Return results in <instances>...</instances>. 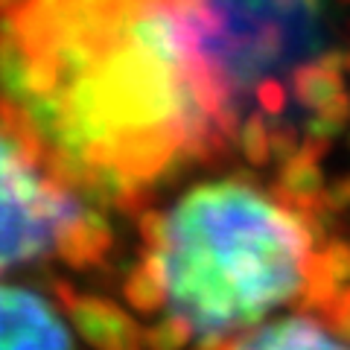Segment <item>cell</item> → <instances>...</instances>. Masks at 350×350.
<instances>
[{"mask_svg":"<svg viewBox=\"0 0 350 350\" xmlns=\"http://www.w3.org/2000/svg\"><path fill=\"white\" fill-rule=\"evenodd\" d=\"M140 237L163 278V304L196 345L231 342L304 289L312 234L245 181L199 184L163 216L140 211Z\"/></svg>","mask_w":350,"mask_h":350,"instance_id":"6da1fadb","label":"cell"},{"mask_svg":"<svg viewBox=\"0 0 350 350\" xmlns=\"http://www.w3.org/2000/svg\"><path fill=\"white\" fill-rule=\"evenodd\" d=\"M207 62L237 108L257 100L266 79L312 62L324 47L319 0H196Z\"/></svg>","mask_w":350,"mask_h":350,"instance_id":"7a4b0ae2","label":"cell"},{"mask_svg":"<svg viewBox=\"0 0 350 350\" xmlns=\"http://www.w3.org/2000/svg\"><path fill=\"white\" fill-rule=\"evenodd\" d=\"M79 216V199L53 175L24 117L0 100V278L59 254Z\"/></svg>","mask_w":350,"mask_h":350,"instance_id":"3957f363","label":"cell"},{"mask_svg":"<svg viewBox=\"0 0 350 350\" xmlns=\"http://www.w3.org/2000/svg\"><path fill=\"white\" fill-rule=\"evenodd\" d=\"M0 350H73V338L44 295L0 283Z\"/></svg>","mask_w":350,"mask_h":350,"instance_id":"277c9868","label":"cell"},{"mask_svg":"<svg viewBox=\"0 0 350 350\" xmlns=\"http://www.w3.org/2000/svg\"><path fill=\"white\" fill-rule=\"evenodd\" d=\"M59 301L70 312L73 327L96 350H144V330L117 304L94 295H79L68 286H56Z\"/></svg>","mask_w":350,"mask_h":350,"instance_id":"5b68a950","label":"cell"},{"mask_svg":"<svg viewBox=\"0 0 350 350\" xmlns=\"http://www.w3.org/2000/svg\"><path fill=\"white\" fill-rule=\"evenodd\" d=\"M225 350H350L336 333L312 319V315H292L275 324H266L262 330L239 336L237 342H228Z\"/></svg>","mask_w":350,"mask_h":350,"instance_id":"8992f818","label":"cell"},{"mask_svg":"<svg viewBox=\"0 0 350 350\" xmlns=\"http://www.w3.org/2000/svg\"><path fill=\"white\" fill-rule=\"evenodd\" d=\"M271 196L295 213L324 204V175L319 170V158L312 152H306L304 146H298L292 158L280 161L278 187L271 190Z\"/></svg>","mask_w":350,"mask_h":350,"instance_id":"52a82bcc","label":"cell"},{"mask_svg":"<svg viewBox=\"0 0 350 350\" xmlns=\"http://www.w3.org/2000/svg\"><path fill=\"white\" fill-rule=\"evenodd\" d=\"M111 243H114V231L103 219V213L82 211V216L73 222L68 237L62 239L59 257L64 262H70L73 269H85V266L100 262L108 254Z\"/></svg>","mask_w":350,"mask_h":350,"instance_id":"ba28073f","label":"cell"},{"mask_svg":"<svg viewBox=\"0 0 350 350\" xmlns=\"http://www.w3.org/2000/svg\"><path fill=\"white\" fill-rule=\"evenodd\" d=\"M123 295L126 301L131 304V310L137 312H155L163 306V278H161V269H158V260L155 254L146 248L144 257L131 275L123 283Z\"/></svg>","mask_w":350,"mask_h":350,"instance_id":"9c48e42d","label":"cell"},{"mask_svg":"<svg viewBox=\"0 0 350 350\" xmlns=\"http://www.w3.org/2000/svg\"><path fill=\"white\" fill-rule=\"evenodd\" d=\"M237 146L243 152V158L251 167H266L271 158V146H269V120L266 114L251 111L239 120L237 129Z\"/></svg>","mask_w":350,"mask_h":350,"instance_id":"30bf717a","label":"cell"},{"mask_svg":"<svg viewBox=\"0 0 350 350\" xmlns=\"http://www.w3.org/2000/svg\"><path fill=\"white\" fill-rule=\"evenodd\" d=\"M306 271L330 280L336 289L350 286V243H345V239H330L321 254H310Z\"/></svg>","mask_w":350,"mask_h":350,"instance_id":"8fae6325","label":"cell"},{"mask_svg":"<svg viewBox=\"0 0 350 350\" xmlns=\"http://www.w3.org/2000/svg\"><path fill=\"white\" fill-rule=\"evenodd\" d=\"M187 345H190V330L175 315H167L163 321L144 330V350H184Z\"/></svg>","mask_w":350,"mask_h":350,"instance_id":"7c38bea8","label":"cell"},{"mask_svg":"<svg viewBox=\"0 0 350 350\" xmlns=\"http://www.w3.org/2000/svg\"><path fill=\"white\" fill-rule=\"evenodd\" d=\"M324 319L330 321L333 333H336L338 338L350 342V286H345L342 292L336 295V301L324 310Z\"/></svg>","mask_w":350,"mask_h":350,"instance_id":"4fadbf2b","label":"cell"},{"mask_svg":"<svg viewBox=\"0 0 350 350\" xmlns=\"http://www.w3.org/2000/svg\"><path fill=\"white\" fill-rule=\"evenodd\" d=\"M324 207L327 211H347L350 207V178H336L333 184H324Z\"/></svg>","mask_w":350,"mask_h":350,"instance_id":"5bb4252c","label":"cell"},{"mask_svg":"<svg viewBox=\"0 0 350 350\" xmlns=\"http://www.w3.org/2000/svg\"><path fill=\"white\" fill-rule=\"evenodd\" d=\"M12 3H21V0H0V9H3V6H12Z\"/></svg>","mask_w":350,"mask_h":350,"instance_id":"9a60e30c","label":"cell"},{"mask_svg":"<svg viewBox=\"0 0 350 350\" xmlns=\"http://www.w3.org/2000/svg\"><path fill=\"white\" fill-rule=\"evenodd\" d=\"M347 64H350V56H347Z\"/></svg>","mask_w":350,"mask_h":350,"instance_id":"2e32d148","label":"cell"}]
</instances>
